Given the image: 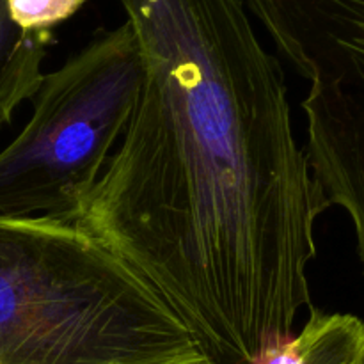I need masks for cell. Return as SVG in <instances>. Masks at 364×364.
<instances>
[{
  "mask_svg": "<svg viewBox=\"0 0 364 364\" xmlns=\"http://www.w3.org/2000/svg\"><path fill=\"white\" fill-rule=\"evenodd\" d=\"M142 85L75 226L148 281L206 364H258L313 308L329 203L242 0H119Z\"/></svg>",
  "mask_w": 364,
  "mask_h": 364,
  "instance_id": "1",
  "label": "cell"
},
{
  "mask_svg": "<svg viewBox=\"0 0 364 364\" xmlns=\"http://www.w3.org/2000/svg\"><path fill=\"white\" fill-rule=\"evenodd\" d=\"M0 364H206L130 265L70 223L0 217Z\"/></svg>",
  "mask_w": 364,
  "mask_h": 364,
  "instance_id": "2",
  "label": "cell"
},
{
  "mask_svg": "<svg viewBox=\"0 0 364 364\" xmlns=\"http://www.w3.org/2000/svg\"><path fill=\"white\" fill-rule=\"evenodd\" d=\"M142 75L128 21L46 73L31 121L0 151V217L73 224L127 132Z\"/></svg>",
  "mask_w": 364,
  "mask_h": 364,
  "instance_id": "3",
  "label": "cell"
},
{
  "mask_svg": "<svg viewBox=\"0 0 364 364\" xmlns=\"http://www.w3.org/2000/svg\"><path fill=\"white\" fill-rule=\"evenodd\" d=\"M281 55L311 82L313 180L350 217L364 270V0H245Z\"/></svg>",
  "mask_w": 364,
  "mask_h": 364,
  "instance_id": "4",
  "label": "cell"
},
{
  "mask_svg": "<svg viewBox=\"0 0 364 364\" xmlns=\"http://www.w3.org/2000/svg\"><path fill=\"white\" fill-rule=\"evenodd\" d=\"M52 43V32L21 31L11 18L7 0H0V127L39 89L45 77L43 60Z\"/></svg>",
  "mask_w": 364,
  "mask_h": 364,
  "instance_id": "5",
  "label": "cell"
},
{
  "mask_svg": "<svg viewBox=\"0 0 364 364\" xmlns=\"http://www.w3.org/2000/svg\"><path fill=\"white\" fill-rule=\"evenodd\" d=\"M297 343L299 364H364V322L350 313L309 308Z\"/></svg>",
  "mask_w": 364,
  "mask_h": 364,
  "instance_id": "6",
  "label": "cell"
},
{
  "mask_svg": "<svg viewBox=\"0 0 364 364\" xmlns=\"http://www.w3.org/2000/svg\"><path fill=\"white\" fill-rule=\"evenodd\" d=\"M84 4L85 0H7L11 18L25 32H52Z\"/></svg>",
  "mask_w": 364,
  "mask_h": 364,
  "instance_id": "7",
  "label": "cell"
}]
</instances>
